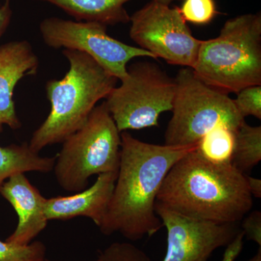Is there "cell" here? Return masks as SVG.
<instances>
[{
	"label": "cell",
	"instance_id": "obj_1",
	"mask_svg": "<svg viewBox=\"0 0 261 261\" xmlns=\"http://www.w3.org/2000/svg\"><path fill=\"white\" fill-rule=\"evenodd\" d=\"M119 168L111 200L99 230L130 241L153 236L163 225L154 210L163 181L178 160L196 146L176 147L147 143L121 133Z\"/></svg>",
	"mask_w": 261,
	"mask_h": 261
},
{
	"label": "cell",
	"instance_id": "obj_2",
	"mask_svg": "<svg viewBox=\"0 0 261 261\" xmlns=\"http://www.w3.org/2000/svg\"><path fill=\"white\" fill-rule=\"evenodd\" d=\"M155 202L187 217L216 224H238L253 206L246 174L231 163L208 162L196 147L173 165Z\"/></svg>",
	"mask_w": 261,
	"mask_h": 261
},
{
	"label": "cell",
	"instance_id": "obj_3",
	"mask_svg": "<svg viewBox=\"0 0 261 261\" xmlns=\"http://www.w3.org/2000/svg\"><path fill=\"white\" fill-rule=\"evenodd\" d=\"M69 70L62 80L46 84L50 112L33 134L29 147L39 152L44 147L63 143L84 126L100 99L107 97L117 79L86 53L63 49Z\"/></svg>",
	"mask_w": 261,
	"mask_h": 261
},
{
	"label": "cell",
	"instance_id": "obj_4",
	"mask_svg": "<svg viewBox=\"0 0 261 261\" xmlns=\"http://www.w3.org/2000/svg\"><path fill=\"white\" fill-rule=\"evenodd\" d=\"M201 81L224 93L261 85V15L226 20L217 37L202 40L194 66Z\"/></svg>",
	"mask_w": 261,
	"mask_h": 261
},
{
	"label": "cell",
	"instance_id": "obj_5",
	"mask_svg": "<svg viewBox=\"0 0 261 261\" xmlns=\"http://www.w3.org/2000/svg\"><path fill=\"white\" fill-rule=\"evenodd\" d=\"M121 152V132L103 102L94 108L84 126L63 142L53 170L57 182L65 191H82L91 176L118 172Z\"/></svg>",
	"mask_w": 261,
	"mask_h": 261
},
{
	"label": "cell",
	"instance_id": "obj_6",
	"mask_svg": "<svg viewBox=\"0 0 261 261\" xmlns=\"http://www.w3.org/2000/svg\"><path fill=\"white\" fill-rule=\"evenodd\" d=\"M173 116L165 132V145H197L219 125L237 130L245 121L228 94L204 83L191 68H182L174 78Z\"/></svg>",
	"mask_w": 261,
	"mask_h": 261
},
{
	"label": "cell",
	"instance_id": "obj_7",
	"mask_svg": "<svg viewBox=\"0 0 261 261\" xmlns=\"http://www.w3.org/2000/svg\"><path fill=\"white\" fill-rule=\"evenodd\" d=\"M128 75L105 101L120 132L159 126V117L172 111L174 79L153 63L142 61L127 68Z\"/></svg>",
	"mask_w": 261,
	"mask_h": 261
},
{
	"label": "cell",
	"instance_id": "obj_8",
	"mask_svg": "<svg viewBox=\"0 0 261 261\" xmlns=\"http://www.w3.org/2000/svg\"><path fill=\"white\" fill-rule=\"evenodd\" d=\"M108 25L92 21H73L50 17L43 20L39 31L48 47L72 49L86 53L117 80L128 75L127 64L138 57H155L138 47H133L111 37Z\"/></svg>",
	"mask_w": 261,
	"mask_h": 261
},
{
	"label": "cell",
	"instance_id": "obj_9",
	"mask_svg": "<svg viewBox=\"0 0 261 261\" xmlns=\"http://www.w3.org/2000/svg\"><path fill=\"white\" fill-rule=\"evenodd\" d=\"M130 39L171 65L192 68L202 40L192 35L178 8L152 1L130 16Z\"/></svg>",
	"mask_w": 261,
	"mask_h": 261
},
{
	"label": "cell",
	"instance_id": "obj_10",
	"mask_svg": "<svg viewBox=\"0 0 261 261\" xmlns=\"http://www.w3.org/2000/svg\"><path fill=\"white\" fill-rule=\"evenodd\" d=\"M154 210L167 230V252L163 261H209L215 250L228 246L240 231L238 224L192 219L156 202Z\"/></svg>",
	"mask_w": 261,
	"mask_h": 261
},
{
	"label": "cell",
	"instance_id": "obj_11",
	"mask_svg": "<svg viewBox=\"0 0 261 261\" xmlns=\"http://www.w3.org/2000/svg\"><path fill=\"white\" fill-rule=\"evenodd\" d=\"M39 62L27 40L12 41L0 46V133L4 126L21 128L15 111L14 89L22 79L37 75Z\"/></svg>",
	"mask_w": 261,
	"mask_h": 261
},
{
	"label": "cell",
	"instance_id": "obj_12",
	"mask_svg": "<svg viewBox=\"0 0 261 261\" xmlns=\"http://www.w3.org/2000/svg\"><path fill=\"white\" fill-rule=\"evenodd\" d=\"M0 195L12 205L18 218L16 228L5 241L29 245L47 227L49 221L44 212L45 197L32 185L25 173L10 176L3 184Z\"/></svg>",
	"mask_w": 261,
	"mask_h": 261
},
{
	"label": "cell",
	"instance_id": "obj_13",
	"mask_svg": "<svg viewBox=\"0 0 261 261\" xmlns=\"http://www.w3.org/2000/svg\"><path fill=\"white\" fill-rule=\"evenodd\" d=\"M118 172L101 173L94 185L70 196L46 198L44 212L48 221H67L87 217L97 227L102 224L116 185Z\"/></svg>",
	"mask_w": 261,
	"mask_h": 261
},
{
	"label": "cell",
	"instance_id": "obj_14",
	"mask_svg": "<svg viewBox=\"0 0 261 261\" xmlns=\"http://www.w3.org/2000/svg\"><path fill=\"white\" fill-rule=\"evenodd\" d=\"M56 5L77 21L97 22L106 25L128 23L124 5L132 0H36ZM170 5L176 0H152Z\"/></svg>",
	"mask_w": 261,
	"mask_h": 261
},
{
	"label": "cell",
	"instance_id": "obj_15",
	"mask_svg": "<svg viewBox=\"0 0 261 261\" xmlns=\"http://www.w3.org/2000/svg\"><path fill=\"white\" fill-rule=\"evenodd\" d=\"M56 157H42L34 152L29 143L0 146V192L7 180L18 173H49L53 171ZM1 197V195H0Z\"/></svg>",
	"mask_w": 261,
	"mask_h": 261
},
{
	"label": "cell",
	"instance_id": "obj_16",
	"mask_svg": "<svg viewBox=\"0 0 261 261\" xmlns=\"http://www.w3.org/2000/svg\"><path fill=\"white\" fill-rule=\"evenodd\" d=\"M236 130L219 125L200 139L196 151L202 159L216 165L231 163L235 145Z\"/></svg>",
	"mask_w": 261,
	"mask_h": 261
},
{
	"label": "cell",
	"instance_id": "obj_17",
	"mask_svg": "<svg viewBox=\"0 0 261 261\" xmlns=\"http://www.w3.org/2000/svg\"><path fill=\"white\" fill-rule=\"evenodd\" d=\"M261 160V126H252L244 121L235 134L231 164L246 174Z\"/></svg>",
	"mask_w": 261,
	"mask_h": 261
},
{
	"label": "cell",
	"instance_id": "obj_18",
	"mask_svg": "<svg viewBox=\"0 0 261 261\" xmlns=\"http://www.w3.org/2000/svg\"><path fill=\"white\" fill-rule=\"evenodd\" d=\"M47 248L40 241L16 245L0 240V261H44Z\"/></svg>",
	"mask_w": 261,
	"mask_h": 261
},
{
	"label": "cell",
	"instance_id": "obj_19",
	"mask_svg": "<svg viewBox=\"0 0 261 261\" xmlns=\"http://www.w3.org/2000/svg\"><path fill=\"white\" fill-rule=\"evenodd\" d=\"M179 11L185 21L195 25L210 23L218 14L215 0H184Z\"/></svg>",
	"mask_w": 261,
	"mask_h": 261
},
{
	"label": "cell",
	"instance_id": "obj_20",
	"mask_svg": "<svg viewBox=\"0 0 261 261\" xmlns=\"http://www.w3.org/2000/svg\"><path fill=\"white\" fill-rule=\"evenodd\" d=\"M240 116L245 118L253 116L261 119V85L251 86L241 89L233 99Z\"/></svg>",
	"mask_w": 261,
	"mask_h": 261
},
{
	"label": "cell",
	"instance_id": "obj_21",
	"mask_svg": "<svg viewBox=\"0 0 261 261\" xmlns=\"http://www.w3.org/2000/svg\"><path fill=\"white\" fill-rule=\"evenodd\" d=\"M102 261H151L145 252L128 243H114L100 252Z\"/></svg>",
	"mask_w": 261,
	"mask_h": 261
},
{
	"label": "cell",
	"instance_id": "obj_22",
	"mask_svg": "<svg viewBox=\"0 0 261 261\" xmlns=\"http://www.w3.org/2000/svg\"><path fill=\"white\" fill-rule=\"evenodd\" d=\"M242 228L244 236H246L248 240L261 247V213L255 211L249 214L242 223Z\"/></svg>",
	"mask_w": 261,
	"mask_h": 261
},
{
	"label": "cell",
	"instance_id": "obj_23",
	"mask_svg": "<svg viewBox=\"0 0 261 261\" xmlns=\"http://www.w3.org/2000/svg\"><path fill=\"white\" fill-rule=\"evenodd\" d=\"M244 237L243 231H240L234 240L228 245L221 261H234L243 250Z\"/></svg>",
	"mask_w": 261,
	"mask_h": 261
},
{
	"label": "cell",
	"instance_id": "obj_24",
	"mask_svg": "<svg viewBox=\"0 0 261 261\" xmlns=\"http://www.w3.org/2000/svg\"><path fill=\"white\" fill-rule=\"evenodd\" d=\"M12 16L13 10L10 5V0H5L3 4L0 5V38L9 27Z\"/></svg>",
	"mask_w": 261,
	"mask_h": 261
},
{
	"label": "cell",
	"instance_id": "obj_25",
	"mask_svg": "<svg viewBox=\"0 0 261 261\" xmlns=\"http://www.w3.org/2000/svg\"><path fill=\"white\" fill-rule=\"evenodd\" d=\"M247 186L252 197L260 198L261 197V180L260 178L252 177L246 174Z\"/></svg>",
	"mask_w": 261,
	"mask_h": 261
},
{
	"label": "cell",
	"instance_id": "obj_26",
	"mask_svg": "<svg viewBox=\"0 0 261 261\" xmlns=\"http://www.w3.org/2000/svg\"><path fill=\"white\" fill-rule=\"evenodd\" d=\"M247 261H261V247H259V250L257 253L252 258Z\"/></svg>",
	"mask_w": 261,
	"mask_h": 261
},
{
	"label": "cell",
	"instance_id": "obj_27",
	"mask_svg": "<svg viewBox=\"0 0 261 261\" xmlns=\"http://www.w3.org/2000/svg\"><path fill=\"white\" fill-rule=\"evenodd\" d=\"M44 261H50V260H44ZM96 261H102V260H100V259L98 258V259H97V260H96Z\"/></svg>",
	"mask_w": 261,
	"mask_h": 261
}]
</instances>
